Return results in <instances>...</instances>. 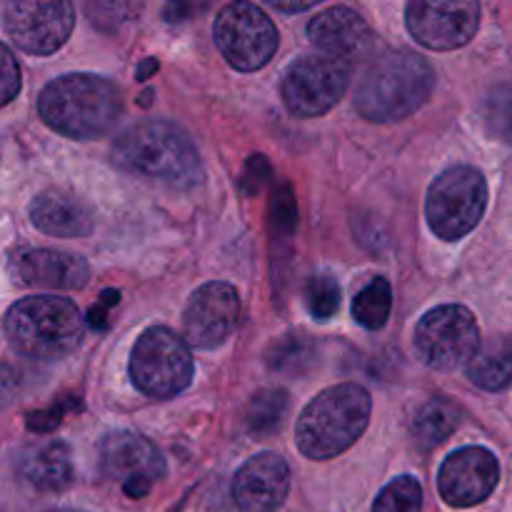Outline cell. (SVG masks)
I'll return each instance as SVG.
<instances>
[{"instance_id": "obj_19", "label": "cell", "mask_w": 512, "mask_h": 512, "mask_svg": "<svg viewBox=\"0 0 512 512\" xmlns=\"http://www.w3.org/2000/svg\"><path fill=\"white\" fill-rule=\"evenodd\" d=\"M30 220L35 228L53 238H85L93 233V210L65 190H45L30 205Z\"/></svg>"}, {"instance_id": "obj_29", "label": "cell", "mask_w": 512, "mask_h": 512, "mask_svg": "<svg viewBox=\"0 0 512 512\" xmlns=\"http://www.w3.org/2000/svg\"><path fill=\"white\" fill-rule=\"evenodd\" d=\"M485 123L498 138L512 140V88H498L485 103Z\"/></svg>"}, {"instance_id": "obj_9", "label": "cell", "mask_w": 512, "mask_h": 512, "mask_svg": "<svg viewBox=\"0 0 512 512\" xmlns=\"http://www.w3.org/2000/svg\"><path fill=\"white\" fill-rule=\"evenodd\" d=\"M215 45L240 73H253L278 53V28L265 10L253 3H230L220 8L213 25Z\"/></svg>"}, {"instance_id": "obj_7", "label": "cell", "mask_w": 512, "mask_h": 512, "mask_svg": "<svg viewBox=\"0 0 512 512\" xmlns=\"http://www.w3.org/2000/svg\"><path fill=\"white\" fill-rule=\"evenodd\" d=\"M488 183L470 165H455L433 180L425 200V218L440 240H460L483 220Z\"/></svg>"}, {"instance_id": "obj_18", "label": "cell", "mask_w": 512, "mask_h": 512, "mask_svg": "<svg viewBox=\"0 0 512 512\" xmlns=\"http://www.w3.org/2000/svg\"><path fill=\"white\" fill-rule=\"evenodd\" d=\"M308 38L323 55L340 60L360 58L373 45V30L358 10L348 5H333L315 15L308 23Z\"/></svg>"}, {"instance_id": "obj_3", "label": "cell", "mask_w": 512, "mask_h": 512, "mask_svg": "<svg viewBox=\"0 0 512 512\" xmlns=\"http://www.w3.org/2000/svg\"><path fill=\"white\" fill-rule=\"evenodd\" d=\"M433 88L435 70L428 58L410 48L385 50L365 68L355 110L373 123H395L423 108Z\"/></svg>"}, {"instance_id": "obj_8", "label": "cell", "mask_w": 512, "mask_h": 512, "mask_svg": "<svg viewBox=\"0 0 512 512\" xmlns=\"http://www.w3.org/2000/svg\"><path fill=\"white\" fill-rule=\"evenodd\" d=\"M415 353L438 373L473 363L480 353V328L465 305L448 303L428 310L415 328Z\"/></svg>"}, {"instance_id": "obj_30", "label": "cell", "mask_w": 512, "mask_h": 512, "mask_svg": "<svg viewBox=\"0 0 512 512\" xmlns=\"http://www.w3.org/2000/svg\"><path fill=\"white\" fill-rule=\"evenodd\" d=\"M0 58H3L0 60V75H3V90H0V100L8 105L10 100L20 93V85H23V80H20L18 60H15V55L10 53L8 45H3V48H0Z\"/></svg>"}, {"instance_id": "obj_1", "label": "cell", "mask_w": 512, "mask_h": 512, "mask_svg": "<svg viewBox=\"0 0 512 512\" xmlns=\"http://www.w3.org/2000/svg\"><path fill=\"white\" fill-rule=\"evenodd\" d=\"M113 160L128 173L168 188L188 190L203 180V163L193 138L170 120H143L115 138Z\"/></svg>"}, {"instance_id": "obj_21", "label": "cell", "mask_w": 512, "mask_h": 512, "mask_svg": "<svg viewBox=\"0 0 512 512\" xmlns=\"http://www.w3.org/2000/svg\"><path fill=\"white\" fill-rule=\"evenodd\" d=\"M468 378L488 393L508 388L512 383V338H495L480 348L468 365Z\"/></svg>"}, {"instance_id": "obj_20", "label": "cell", "mask_w": 512, "mask_h": 512, "mask_svg": "<svg viewBox=\"0 0 512 512\" xmlns=\"http://www.w3.org/2000/svg\"><path fill=\"white\" fill-rule=\"evenodd\" d=\"M18 475L38 493H60L73 483V453L63 440H48L25 450L18 458Z\"/></svg>"}, {"instance_id": "obj_34", "label": "cell", "mask_w": 512, "mask_h": 512, "mask_svg": "<svg viewBox=\"0 0 512 512\" xmlns=\"http://www.w3.org/2000/svg\"><path fill=\"white\" fill-rule=\"evenodd\" d=\"M48 512H80V510H48Z\"/></svg>"}, {"instance_id": "obj_15", "label": "cell", "mask_w": 512, "mask_h": 512, "mask_svg": "<svg viewBox=\"0 0 512 512\" xmlns=\"http://www.w3.org/2000/svg\"><path fill=\"white\" fill-rule=\"evenodd\" d=\"M500 483V463L488 448L468 445L445 458L438 493L450 508H473L488 500Z\"/></svg>"}, {"instance_id": "obj_33", "label": "cell", "mask_w": 512, "mask_h": 512, "mask_svg": "<svg viewBox=\"0 0 512 512\" xmlns=\"http://www.w3.org/2000/svg\"><path fill=\"white\" fill-rule=\"evenodd\" d=\"M155 70H158V60L148 58V60H145V65H140V68H138V73H135V78L145 80L150 73H155Z\"/></svg>"}, {"instance_id": "obj_22", "label": "cell", "mask_w": 512, "mask_h": 512, "mask_svg": "<svg viewBox=\"0 0 512 512\" xmlns=\"http://www.w3.org/2000/svg\"><path fill=\"white\" fill-rule=\"evenodd\" d=\"M460 410L450 400L435 398L415 413L413 433L423 448H435L458 430Z\"/></svg>"}, {"instance_id": "obj_25", "label": "cell", "mask_w": 512, "mask_h": 512, "mask_svg": "<svg viewBox=\"0 0 512 512\" xmlns=\"http://www.w3.org/2000/svg\"><path fill=\"white\" fill-rule=\"evenodd\" d=\"M393 310V288L385 278H373L353 300V320L365 330H380Z\"/></svg>"}, {"instance_id": "obj_27", "label": "cell", "mask_w": 512, "mask_h": 512, "mask_svg": "<svg viewBox=\"0 0 512 512\" xmlns=\"http://www.w3.org/2000/svg\"><path fill=\"white\" fill-rule=\"evenodd\" d=\"M340 285L338 280L330 275H313L305 283V305H308L310 315L320 323H328L335 318L340 310Z\"/></svg>"}, {"instance_id": "obj_24", "label": "cell", "mask_w": 512, "mask_h": 512, "mask_svg": "<svg viewBox=\"0 0 512 512\" xmlns=\"http://www.w3.org/2000/svg\"><path fill=\"white\" fill-rule=\"evenodd\" d=\"M315 350L313 338L308 335H285V338H278L265 353V365H268L273 373H283V375H298L305 373L310 365L315 363Z\"/></svg>"}, {"instance_id": "obj_16", "label": "cell", "mask_w": 512, "mask_h": 512, "mask_svg": "<svg viewBox=\"0 0 512 512\" xmlns=\"http://www.w3.org/2000/svg\"><path fill=\"white\" fill-rule=\"evenodd\" d=\"M233 500L243 512H275L290 490V468L283 455L258 453L233 478Z\"/></svg>"}, {"instance_id": "obj_26", "label": "cell", "mask_w": 512, "mask_h": 512, "mask_svg": "<svg viewBox=\"0 0 512 512\" xmlns=\"http://www.w3.org/2000/svg\"><path fill=\"white\" fill-rule=\"evenodd\" d=\"M423 510V488L413 475L395 478L380 490L373 512H420Z\"/></svg>"}, {"instance_id": "obj_17", "label": "cell", "mask_w": 512, "mask_h": 512, "mask_svg": "<svg viewBox=\"0 0 512 512\" xmlns=\"http://www.w3.org/2000/svg\"><path fill=\"white\" fill-rule=\"evenodd\" d=\"M13 273L23 285L40 290H80L88 285L90 278L85 258L48 248H28L15 253Z\"/></svg>"}, {"instance_id": "obj_5", "label": "cell", "mask_w": 512, "mask_h": 512, "mask_svg": "<svg viewBox=\"0 0 512 512\" xmlns=\"http://www.w3.org/2000/svg\"><path fill=\"white\" fill-rule=\"evenodd\" d=\"M373 400L358 383H340L315 395L295 425L298 450L310 460H333L353 448L368 428Z\"/></svg>"}, {"instance_id": "obj_4", "label": "cell", "mask_w": 512, "mask_h": 512, "mask_svg": "<svg viewBox=\"0 0 512 512\" xmlns=\"http://www.w3.org/2000/svg\"><path fill=\"white\" fill-rule=\"evenodd\" d=\"M5 338L23 358L55 363L80 348L85 338V320L73 300L33 295L18 300L5 313Z\"/></svg>"}, {"instance_id": "obj_23", "label": "cell", "mask_w": 512, "mask_h": 512, "mask_svg": "<svg viewBox=\"0 0 512 512\" xmlns=\"http://www.w3.org/2000/svg\"><path fill=\"white\" fill-rule=\"evenodd\" d=\"M290 410V395L283 388H263L245 408V428L253 435H273L283 428Z\"/></svg>"}, {"instance_id": "obj_12", "label": "cell", "mask_w": 512, "mask_h": 512, "mask_svg": "<svg viewBox=\"0 0 512 512\" xmlns=\"http://www.w3.org/2000/svg\"><path fill=\"white\" fill-rule=\"evenodd\" d=\"M100 470L118 480L128 498L140 500L165 475V460L145 435L113 430L100 440Z\"/></svg>"}, {"instance_id": "obj_6", "label": "cell", "mask_w": 512, "mask_h": 512, "mask_svg": "<svg viewBox=\"0 0 512 512\" xmlns=\"http://www.w3.org/2000/svg\"><path fill=\"white\" fill-rule=\"evenodd\" d=\"M195 373L188 343L170 328L145 330L130 353V378L135 388L155 400H170L183 393Z\"/></svg>"}, {"instance_id": "obj_2", "label": "cell", "mask_w": 512, "mask_h": 512, "mask_svg": "<svg viewBox=\"0 0 512 512\" xmlns=\"http://www.w3.org/2000/svg\"><path fill=\"white\" fill-rule=\"evenodd\" d=\"M38 113L48 128L65 138L95 140L118 125L123 93L113 80L100 75H60L40 90Z\"/></svg>"}, {"instance_id": "obj_13", "label": "cell", "mask_w": 512, "mask_h": 512, "mask_svg": "<svg viewBox=\"0 0 512 512\" xmlns=\"http://www.w3.org/2000/svg\"><path fill=\"white\" fill-rule=\"evenodd\" d=\"M405 25L430 50L468 45L480 28V5L473 0H413L405 8Z\"/></svg>"}, {"instance_id": "obj_11", "label": "cell", "mask_w": 512, "mask_h": 512, "mask_svg": "<svg viewBox=\"0 0 512 512\" xmlns=\"http://www.w3.org/2000/svg\"><path fill=\"white\" fill-rule=\"evenodd\" d=\"M3 28L25 53L50 55L73 33L75 8L68 0H13L3 5Z\"/></svg>"}, {"instance_id": "obj_10", "label": "cell", "mask_w": 512, "mask_h": 512, "mask_svg": "<svg viewBox=\"0 0 512 512\" xmlns=\"http://www.w3.org/2000/svg\"><path fill=\"white\" fill-rule=\"evenodd\" d=\"M353 65L333 55H303L283 75L285 108L298 118H318L343 100Z\"/></svg>"}, {"instance_id": "obj_31", "label": "cell", "mask_w": 512, "mask_h": 512, "mask_svg": "<svg viewBox=\"0 0 512 512\" xmlns=\"http://www.w3.org/2000/svg\"><path fill=\"white\" fill-rule=\"evenodd\" d=\"M203 8H205V5L173 3V5H168V8H165V20H170V23H178V20H188L185 15H188L190 10H195V13H198V10H203Z\"/></svg>"}, {"instance_id": "obj_32", "label": "cell", "mask_w": 512, "mask_h": 512, "mask_svg": "<svg viewBox=\"0 0 512 512\" xmlns=\"http://www.w3.org/2000/svg\"><path fill=\"white\" fill-rule=\"evenodd\" d=\"M315 3H298V5H285V3H273L275 10L280 13H303V10H310Z\"/></svg>"}, {"instance_id": "obj_28", "label": "cell", "mask_w": 512, "mask_h": 512, "mask_svg": "<svg viewBox=\"0 0 512 512\" xmlns=\"http://www.w3.org/2000/svg\"><path fill=\"white\" fill-rule=\"evenodd\" d=\"M85 13H88L90 23L100 30H118L120 25L130 23V20L138 18L143 13V5L140 3H108V0H98V3L85 5Z\"/></svg>"}, {"instance_id": "obj_14", "label": "cell", "mask_w": 512, "mask_h": 512, "mask_svg": "<svg viewBox=\"0 0 512 512\" xmlns=\"http://www.w3.org/2000/svg\"><path fill=\"white\" fill-rule=\"evenodd\" d=\"M240 320V295L230 283H205L183 310V338L190 348L215 350L233 335Z\"/></svg>"}]
</instances>
